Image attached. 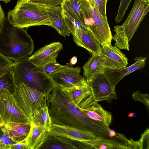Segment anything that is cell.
Masks as SVG:
<instances>
[{
  "label": "cell",
  "instance_id": "cell-32",
  "mask_svg": "<svg viewBox=\"0 0 149 149\" xmlns=\"http://www.w3.org/2000/svg\"><path fill=\"white\" fill-rule=\"evenodd\" d=\"M64 0H29L28 2L35 3L45 6L56 7L60 6Z\"/></svg>",
  "mask_w": 149,
  "mask_h": 149
},
{
  "label": "cell",
  "instance_id": "cell-42",
  "mask_svg": "<svg viewBox=\"0 0 149 149\" xmlns=\"http://www.w3.org/2000/svg\"><path fill=\"white\" fill-rule=\"evenodd\" d=\"M19 0L23 1H26L28 2L29 0Z\"/></svg>",
  "mask_w": 149,
  "mask_h": 149
},
{
  "label": "cell",
  "instance_id": "cell-24",
  "mask_svg": "<svg viewBox=\"0 0 149 149\" xmlns=\"http://www.w3.org/2000/svg\"><path fill=\"white\" fill-rule=\"evenodd\" d=\"M101 59L99 54H92L83 65L84 77L87 82L93 77L102 71L100 66Z\"/></svg>",
  "mask_w": 149,
  "mask_h": 149
},
{
  "label": "cell",
  "instance_id": "cell-6",
  "mask_svg": "<svg viewBox=\"0 0 149 149\" xmlns=\"http://www.w3.org/2000/svg\"><path fill=\"white\" fill-rule=\"evenodd\" d=\"M12 93L19 108L31 123L35 111L48 99L49 95L23 83H15Z\"/></svg>",
  "mask_w": 149,
  "mask_h": 149
},
{
  "label": "cell",
  "instance_id": "cell-36",
  "mask_svg": "<svg viewBox=\"0 0 149 149\" xmlns=\"http://www.w3.org/2000/svg\"><path fill=\"white\" fill-rule=\"evenodd\" d=\"M9 149H28L25 139L11 145Z\"/></svg>",
  "mask_w": 149,
  "mask_h": 149
},
{
  "label": "cell",
  "instance_id": "cell-2",
  "mask_svg": "<svg viewBox=\"0 0 149 149\" xmlns=\"http://www.w3.org/2000/svg\"><path fill=\"white\" fill-rule=\"evenodd\" d=\"M34 48L33 40L26 30L14 26L5 17L0 27V54L15 62L28 58Z\"/></svg>",
  "mask_w": 149,
  "mask_h": 149
},
{
  "label": "cell",
  "instance_id": "cell-12",
  "mask_svg": "<svg viewBox=\"0 0 149 149\" xmlns=\"http://www.w3.org/2000/svg\"><path fill=\"white\" fill-rule=\"evenodd\" d=\"M49 135L65 138L79 142L85 146L89 141L100 137L90 131L54 123H52Z\"/></svg>",
  "mask_w": 149,
  "mask_h": 149
},
{
  "label": "cell",
  "instance_id": "cell-26",
  "mask_svg": "<svg viewBox=\"0 0 149 149\" xmlns=\"http://www.w3.org/2000/svg\"><path fill=\"white\" fill-rule=\"evenodd\" d=\"M63 15L66 24L71 33L74 35L78 29H89L88 27L82 24L64 10H62Z\"/></svg>",
  "mask_w": 149,
  "mask_h": 149
},
{
  "label": "cell",
  "instance_id": "cell-25",
  "mask_svg": "<svg viewBox=\"0 0 149 149\" xmlns=\"http://www.w3.org/2000/svg\"><path fill=\"white\" fill-rule=\"evenodd\" d=\"M60 6L62 10L85 24L81 0L64 1Z\"/></svg>",
  "mask_w": 149,
  "mask_h": 149
},
{
  "label": "cell",
  "instance_id": "cell-18",
  "mask_svg": "<svg viewBox=\"0 0 149 149\" xmlns=\"http://www.w3.org/2000/svg\"><path fill=\"white\" fill-rule=\"evenodd\" d=\"M49 133L43 127L31 123L30 131L25 139L28 149H40L48 137Z\"/></svg>",
  "mask_w": 149,
  "mask_h": 149
},
{
  "label": "cell",
  "instance_id": "cell-35",
  "mask_svg": "<svg viewBox=\"0 0 149 149\" xmlns=\"http://www.w3.org/2000/svg\"><path fill=\"white\" fill-rule=\"evenodd\" d=\"M63 65L57 63V61L52 62L45 65L43 69L46 74L49 77L51 73L58 70Z\"/></svg>",
  "mask_w": 149,
  "mask_h": 149
},
{
  "label": "cell",
  "instance_id": "cell-8",
  "mask_svg": "<svg viewBox=\"0 0 149 149\" xmlns=\"http://www.w3.org/2000/svg\"><path fill=\"white\" fill-rule=\"evenodd\" d=\"M0 113L5 123H30L18 106L12 93L4 89L0 91Z\"/></svg>",
  "mask_w": 149,
  "mask_h": 149
},
{
  "label": "cell",
  "instance_id": "cell-10",
  "mask_svg": "<svg viewBox=\"0 0 149 149\" xmlns=\"http://www.w3.org/2000/svg\"><path fill=\"white\" fill-rule=\"evenodd\" d=\"M94 100L97 102L109 101L117 99L113 86L102 71L93 77L88 82Z\"/></svg>",
  "mask_w": 149,
  "mask_h": 149
},
{
  "label": "cell",
  "instance_id": "cell-34",
  "mask_svg": "<svg viewBox=\"0 0 149 149\" xmlns=\"http://www.w3.org/2000/svg\"><path fill=\"white\" fill-rule=\"evenodd\" d=\"M137 142L139 149H149L148 128L142 134L141 138Z\"/></svg>",
  "mask_w": 149,
  "mask_h": 149
},
{
  "label": "cell",
  "instance_id": "cell-45",
  "mask_svg": "<svg viewBox=\"0 0 149 149\" xmlns=\"http://www.w3.org/2000/svg\"><path fill=\"white\" fill-rule=\"evenodd\" d=\"M29 1V0H28Z\"/></svg>",
  "mask_w": 149,
  "mask_h": 149
},
{
  "label": "cell",
  "instance_id": "cell-41",
  "mask_svg": "<svg viewBox=\"0 0 149 149\" xmlns=\"http://www.w3.org/2000/svg\"><path fill=\"white\" fill-rule=\"evenodd\" d=\"M12 0H0V1H2L6 3L10 2Z\"/></svg>",
  "mask_w": 149,
  "mask_h": 149
},
{
  "label": "cell",
  "instance_id": "cell-14",
  "mask_svg": "<svg viewBox=\"0 0 149 149\" xmlns=\"http://www.w3.org/2000/svg\"><path fill=\"white\" fill-rule=\"evenodd\" d=\"M63 48L60 42H52L35 52L28 58V60L35 65L43 68L49 63L56 62L58 54Z\"/></svg>",
  "mask_w": 149,
  "mask_h": 149
},
{
  "label": "cell",
  "instance_id": "cell-33",
  "mask_svg": "<svg viewBox=\"0 0 149 149\" xmlns=\"http://www.w3.org/2000/svg\"><path fill=\"white\" fill-rule=\"evenodd\" d=\"M92 0L101 15L104 18L107 19L106 10L107 0Z\"/></svg>",
  "mask_w": 149,
  "mask_h": 149
},
{
  "label": "cell",
  "instance_id": "cell-16",
  "mask_svg": "<svg viewBox=\"0 0 149 149\" xmlns=\"http://www.w3.org/2000/svg\"><path fill=\"white\" fill-rule=\"evenodd\" d=\"M81 111L95 123L108 129H109L112 120V114L104 109L97 102L93 101L86 108Z\"/></svg>",
  "mask_w": 149,
  "mask_h": 149
},
{
  "label": "cell",
  "instance_id": "cell-31",
  "mask_svg": "<svg viewBox=\"0 0 149 149\" xmlns=\"http://www.w3.org/2000/svg\"><path fill=\"white\" fill-rule=\"evenodd\" d=\"M132 97L134 100L143 103L149 109V95L148 94L142 93L140 91L133 92Z\"/></svg>",
  "mask_w": 149,
  "mask_h": 149
},
{
  "label": "cell",
  "instance_id": "cell-7",
  "mask_svg": "<svg viewBox=\"0 0 149 149\" xmlns=\"http://www.w3.org/2000/svg\"><path fill=\"white\" fill-rule=\"evenodd\" d=\"M81 1L84 18H90L93 23L89 31L101 45L111 44L113 36L107 19L101 15L92 0Z\"/></svg>",
  "mask_w": 149,
  "mask_h": 149
},
{
  "label": "cell",
  "instance_id": "cell-30",
  "mask_svg": "<svg viewBox=\"0 0 149 149\" xmlns=\"http://www.w3.org/2000/svg\"><path fill=\"white\" fill-rule=\"evenodd\" d=\"M132 0H120L117 14L114 19L116 23H119L123 20L126 11Z\"/></svg>",
  "mask_w": 149,
  "mask_h": 149
},
{
  "label": "cell",
  "instance_id": "cell-9",
  "mask_svg": "<svg viewBox=\"0 0 149 149\" xmlns=\"http://www.w3.org/2000/svg\"><path fill=\"white\" fill-rule=\"evenodd\" d=\"M99 54L102 70L124 68L128 65V59L125 54L111 43L101 45Z\"/></svg>",
  "mask_w": 149,
  "mask_h": 149
},
{
  "label": "cell",
  "instance_id": "cell-17",
  "mask_svg": "<svg viewBox=\"0 0 149 149\" xmlns=\"http://www.w3.org/2000/svg\"><path fill=\"white\" fill-rule=\"evenodd\" d=\"M72 36L77 45L85 49L92 54H100L101 45L89 29H78Z\"/></svg>",
  "mask_w": 149,
  "mask_h": 149
},
{
  "label": "cell",
  "instance_id": "cell-3",
  "mask_svg": "<svg viewBox=\"0 0 149 149\" xmlns=\"http://www.w3.org/2000/svg\"><path fill=\"white\" fill-rule=\"evenodd\" d=\"M7 17L14 26L20 28L40 25L52 27L47 7L30 2L18 0L14 8L8 11Z\"/></svg>",
  "mask_w": 149,
  "mask_h": 149
},
{
  "label": "cell",
  "instance_id": "cell-40",
  "mask_svg": "<svg viewBox=\"0 0 149 149\" xmlns=\"http://www.w3.org/2000/svg\"><path fill=\"white\" fill-rule=\"evenodd\" d=\"M127 116L130 117H136V114L134 112H131L128 114Z\"/></svg>",
  "mask_w": 149,
  "mask_h": 149
},
{
  "label": "cell",
  "instance_id": "cell-44",
  "mask_svg": "<svg viewBox=\"0 0 149 149\" xmlns=\"http://www.w3.org/2000/svg\"><path fill=\"white\" fill-rule=\"evenodd\" d=\"M108 0H107V1H108Z\"/></svg>",
  "mask_w": 149,
  "mask_h": 149
},
{
  "label": "cell",
  "instance_id": "cell-22",
  "mask_svg": "<svg viewBox=\"0 0 149 149\" xmlns=\"http://www.w3.org/2000/svg\"><path fill=\"white\" fill-rule=\"evenodd\" d=\"M72 141L59 136L49 135L40 149H79Z\"/></svg>",
  "mask_w": 149,
  "mask_h": 149
},
{
  "label": "cell",
  "instance_id": "cell-38",
  "mask_svg": "<svg viewBox=\"0 0 149 149\" xmlns=\"http://www.w3.org/2000/svg\"><path fill=\"white\" fill-rule=\"evenodd\" d=\"M77 57L76 56H74L70 59L69 64L73 66L77 63Z\"/></svg>",
  "mask_w": 149,
  "mask_h": 149
},
{
  "label": "cell",
  "instance_id": "cell-27",
  "mask_svg": "<svg viewBox=\"0 0 149 149\" xmlns=\"http://www.w3.org/2000/svg\"><path fill=\"white\" fill-rule=\"evenodd\" d=\"M15 86V80L12 70L0 77V91L6 89L12 93Z\"/></svg>",
  "mask_w": 149,
  "mask_h": 149
},
{
  "label": "cell",
  "instance_id": "cell-29",
  "mask_svg": "<svg viewBox=\"0 0 149 149\" xmlns=\"http://www.w3.org/2000/svg\"><path fill=\"white\" fill-rule=\"evenodd\" d=\"M15 62L0 54V77L12 70Z\"/></svg>",
  "mask_w": 149,
  "mask_h": 149
},
{
  "label": "cell",
  "instance_id": "cell-1",
  "mask_svg": "<svg viewBox=\"0 0 149 149\" xmlns=\"http://www.w3.org/2000/svg\"><path fill=\"white\" fill-rule=\"evenodd\" d=\"M49 113L52 123L93 132L102 126L86 116L57 87L54 86L48 95Z\"/></svg>",
  "mask_w": 149,
  "mask_h": 149
},
{
  "label": "cell",
  "instance_id": "cell-28",
  "mask_svg": "<svg viewBox=\"0 0 149 149\" xmlns=\"http://www.w3.org/2000/svg\"><path fill=\"white\" fill-rule=\"evenodd\" d=\"M16 143L9 137L4 126L0 129V149H9L11 145Z\"/></svg>",
  "mask_w": 149,
  "mask_h": 149
},
{
  "label": "cell",
  "instance_id": "cell-43",
  "mask_svg": "<svg viewBox=\"0 0 149 149\" xmlns=\"http://www.w3.org/2000/svg\"><path fill=\"white\" fill-rule=\"evenodd\" d=\"M69 0H64V1H69Z\"/></svg>",
  "mask_w": 149,
  "mask_h": 149
},
{
  "label": "cell",
  "instance_id": "cell-23",
  "mask_svg": "<svg viewBox=\"0 0 149 149\" xmlns=\"http://www.w3.org/2000/svg\"><path fill=\"white\" fill-rule=\"evenodd\" d=\"M86 146L90 148L100 149L133 148L130 143H121L101 137L98 139L89 141Z\"/></svg>",
  "mask_w": 149,
  "mask_h": 149
},
{
  "label": "cell",
  "instance_id": "cell-37",
  "mask_svg": "<svg viewBox=\"0 0 149 149\" xmlns=\"http://www.w3.org/2000/svg\"><path fill=\"white\" fill-rule=\"evenodd\" d=\"M4 13L3 10L0 4V27L1 23L5 17Z\"/></svg>",
  "mask_w": 149,
  "mask_h": 149
},
{
  "label": "cell",
  "instance_id": "cell-4",
  "mask_svg": "<svg viewBox=\"0 0 149 149\" xmlns=\"http://www.w3.org/2000/svg\"><path fill=\"white\" fill-rule=\"evenodd\" d=\"M28 58L15 62L12 71L15 83H23L30 87L49 95L54 84L43 68L37 66Z\"/></svg>",
  "mask_w": 149,
  "mask_h": 149
},
{
  "label": "cell",
  "instance_id": "cell-13",
  "mask_svg": "<svg viewBox=\"0 0 149 149\" xmlns=\"http://www.w3.org/2000/svg\"><path fill=\"white\" fill-rule=\"evenodd\" d=\"M54 86L59 88L80 110L86 108L95 101L87 83L84 85Z\"/></svg>",
  "mask_w": 149,
  "mask_h": 149
},
{
  "label": "cell",
  "instance_id": "cell-20",
  "mask_svg": "<svg viewBox=\"0 0 149 149\" xmlns=\"http://www.w3.org/2000/svg\"><path fill=\"white\" fill-rule=\"evenodd\" d=\"M9 137L16 143L25 139L31 128V123L8 122L5 124Z\"/></svg>",
  "mask_w": 149,
  "mask_h": 149
},
{
  "label": "cell",
  "instance_id": "cell-39",
  "mask_svg": "<svg viewBox=\"0 0 149 149\" xmlns=\"http://www.w3.org/2000/svg\"><path fill=\"white\" fill-rule=\"evenodd\" d=\"M5 123L1 117L0 113V129L4 126Z\"/></svg>",
  "mask_w": 149,
  "mask_h": 149
},
{
  "label": "cell",
  "instance_id": "cell-21",
  "mask_svg": "<svg viewBox=\"0 0 149 149\" xmlns=\"http://www.w3.org/2000/svg\"><path fill=\"white\" fill-rule=\"evenodd\" d=\"M31 123L36 126L43 127L49 132L52 123L49 113L48 100L35 111Z\"/></svg>",
  "mask_w": 149,
  "mask_h": 149
},
{
  "label": "cell",
  "instance_id": "cell-15",
  "mask_svg": "<svg viewBox=\"0 0 149 149\" xmlns=\"http://www.w3.org/2000/svg\"><path fill=\"white\" fill-rule=\"evenodd\" d=\"M146 59L145 57H136L134 59L135 63L128 67L120 69L105 70L102 72L112 85L115 87L126 76L144 68Z\"/></svg>",
  "mask_w": 149,
  "mask_h": 149
},
{
  "label": "cell",
  "instance_id": "cell-11",
  "mask_svg": "<svg viewBox=\"0 0 149 149\" xmlns=\"http://www.w3.org/2000/svg\"><path fill=\"white\" fill-rule=\"evenodd\" d=\"M81 68H73L69 64L63 65L58 70L52 72L49 77L54 86H67L84 85L87 84L86 79L81 75Z\"/></svg>",
  "mask_w": 149,
  "mask_h": 149
},
{
  "label": "cell",
  "instance_id": "cell-19",
  "mask_svg": "<svg viewBox=\"0 0 149 149\" xmlns=\"http://www.w3.org/2000/svg\"><path fill=\"white\" fill-rule=\"evenodd\" d=\"M47 7L48 12L52 27L61 35L65 37L71 33L67 26L60 6L56 7Z\"/></svg>",
  "mask_w": 149,
  "mask_h": 149
},
{
  "label": "cell",
  "instance_id": "cell-5",
  "mask_svg": "<svg viewBox=\"0 0 149 149\" xmlns=\"http://www.w3.org/2000/svg\"><path fill=\"white\" fill-rule=\"evenodd\" d=\"M149 10V0H135L127 19L121 25L115 26L112 39L119 49L130 51L129 42Z\"/></svg>",
  "mask_w": 149,
  "mask_h": 149
}]
</instances>
